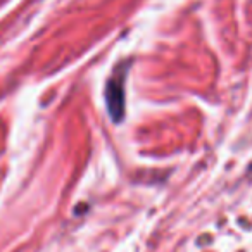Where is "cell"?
Returning a JSON list of instances; mask_svg holds the SVG:
<instances>
[{
  "instance_id": "cell-1",
  "label": "cell",
  "mask_w": 252,
  "mask_h": 252,
  "mask_svg": "<svg viewBox=\"0 0 252 252\" xmlns=\"http://www.w3.org/2000/svg\"><path fill=\"white\" fill-rule=\"evenodd\" d=\"M107 109L116 123L125 118V71L107 83Z\"/></svg>"
}]
</instances>
